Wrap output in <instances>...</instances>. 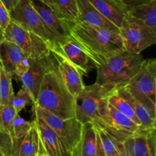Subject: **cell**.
I'll list each match as a JSON object with an SVG mask.
<instances>
[{"mask_svg": "<svg viewBox=\"0 0 156 156\" xmlns=\"http://www.w3.org/2000/svg\"><path fill=\"white\" fill-rule=\"evenodd\" d=\"M71 37L83 49L94 67L125 51L119 33L83 22H73Z\"/></svg>", "mask_w": 156, "mask_h": 156, "instance_id": "cell-1", "label": "cell"}, {"mask_svg": "<svg viewBox=\"0 0 156 156\" xmlns=\"http://www.w3.org/2000/svg\"><path fill=\"white\" fill-rule=\"evenodd\" d=\"M34 104L62 119L76 117V98L69 91L56 69V64L43 79Z\"/></svg>", "mask_w": 156, "mask_h": 156, "instance_id": "cell-2", "label": "cell"}, {"mask_svg": "<svg viewBox=\"0 0 156 156\" xmlns=\"http://www.w3.org/2000/svg\"><path fill=\"white\" fill-rule=\"evenodd\" d=\"M144 60L140 53L123 51L114 55L95 67V83L111 91L124 87L138 73Z\"/></svg>", "mask_w": 156, "mask_h": 156, "instance_id": "cell-3", "label": "cell"}, {"mask_svg": "<svg viewBox=\"0 0 156 156\" xmlns=\"http://www.w3.org/2000/svg\"><path fill=\"white\" fill-rule=\"evenodd\" d=\"M112 91L97 83L84 87L76 97V118L82 124L100 125L106 114L108 98Z\"/></svg>", "mask_w": 156, "mask_h": 156, "instance_id": "cell-4", "label": "cell"}, {"mask_svg": "<svg viewBox=\"0 0 156 156\" xmlns=\"http://www.w3.org/2000/svg\"><path fill=\"white\" fill-rule=\"evenodd\" d=\"M33 114L38 116L55 131L61 142L66 156H77L83 124L76 117L62 119L32 104Z\"/></svg>", "mask_w": 156, "mask_h": 156, "instance_id": "cell-5", "label": "cell"}, {"mask_svg": "<svg viewBox=\"0 0 156 156\" xmlns=\"http://www.w3.org/2000/svg\"><path fill=\"white\" fill-rule=\"evenodd\" d=\"M124 88L156 117V60L145 59L136 75Z\"/></svg>", "mask_w": 156, "mask_h": 156, "instance_id": "cell-6", "label": "cell"}, {"mask_svg": "<svg viewBox=\"0 0 156 156\" xmlns=\"http://www.w3.org/2000/svg\"><path fill=\"white\" fill-rule=\"evenodd\" d=\"M125 51L131 53H141L156 44V34L152 33L143 22L126 15L119 28Z\"/></svg>", "mask_w": 156, "mask_h": 156, "instance_id": "cell-7", "label": "cell"}, {"mask_svg": "<svg viewBox=\"0 0 156 156\" xmlns=\"http://www.w3.org/2000/svg\"><path fill=\"white\" fill-rule=\"evenodd\" d=\"M31 3L44 26L50 48L58 47L71 37L73 23L59 18L47 4L40 0H31Z\"/></svg>", "mask_w": 156, "mask_h": 156, "instance_id": "cell-8", "label": "cell"}, {"mask_svg": "<svg viewBox=\"0 0 156 156\" xmlns=\"http://www.w3.org/2000/svg\"><path fill=\"white\" fill-rule=\"evenodd\" d=\"M5 39L14 43L25 53L33 58L41 57L50 53V46L38 35L21 28L10 21L4 30Z\"/></svg>", "mask_w": 156, "mask_h": 156, "instance_id": "cell-9", "label": "cell"}, {"mask_svg": "<svg viewBox=\"0 0 156 156\" xmlns=\"http://www.w3.org/2000/svg\"><path fill=\"white\" fill-rule=\"evenodd\" d=\"M98 127L106 131L119 143H123L129 136L140 130V126L108 103L106 114Z\"/></svg>", "mask_w": 156, "mask_h": 156, "instance_id": "cell-10", "label": "cell"}, {"mask_svg": "<svg viewBox=\"0 0 156 156\" xmlns=\"http://www.w3.org/2000/svg\"><path fill=\"white\" fill-rule=\"evenodd\" d=\"M56 62L53 53L41 57L32 58L31 65L28 71L18 77L22 87L28 90L31 94L34 103L37 98L38 92L42 83L43 79L47 73L56 66Z\"/></svg>", "mask_w": 156, "mask_h": 156, "instance_id": "cell-11", "label": "cell"}, {"mask_svg": "<svg viewBox=\"0 0 156 156\" xmlns=\"http://www.w3.org/2000/svg\"><path fill=\"white\" fill-rule=\"evenodd\" d=\"M9 12L11 21L21 28L38 35L48 43L44 26L31 0H21Z\"/></svg>", "mask_w": 156, "mask_h": 156, "instance_id": "cell-12", "label": "cell"}, {"mask_svg": "<svg viewBox=\"0 0 156 156\" xmlns=\"http://www.w3.org/2000/svg\"><path fill=\"white\" fill-rule=\"evenodd\" d=\"M56 62V69L66 87L75 98L83 90L82 76L77 68L57 49L50 48Z\"/></svg>", "mask_w": 156, "mask_h": 156, "instance_id": "cell-13", "label": "cell"}, {"mask_svg": "<svg viewBox=\"0 0 156 156\" xmlns=\"http://www.w3.org/2000/svg\"><path fill=\"white\" fill-rule=\"evenodd\" d=\"M127 156L155 155V129L139 130L123 143Z\"/></svg>", "mask_w": 156, "mask_h": 156, "instance_id": "cell-14", "label": "cell"}, {"mask_svg": "<svg viewBox=\"0 0 156 156\" xmlns=\"http://www.w3.org/2000/svg\"><path fill=\"white\" fill-rule=\"evenodd\" d=\"M51 48L57 49L79 69L82 76H87L92 69L95 68L86 53L72 37L61 45Z\"/></svg>", "mask_w": 156, "mask_h": 156, "instance_id": "cell-15", "label": "cell"}, {"mask_svg": "<svg viewBox=\"0 0 156 156\" xmlns=\"http://www.w3.org/2000/svg\"><path fill=\"white\" fill-rule=\"evenodd\" d=\"M34 121L36 123L44 155L46 156H66L61 142L57 134L46 122L34 114Z\"/></svg>", "mask_w": 156, "mask_h": 156, "instance_id": "cell-16", "label": "cell"}, {"mask_svg": "<svg viewBox=\"0 0 156 156\" xmlns=\"http://www.w3.org/2000/svg\"><path fill=\"white\" fill-rule=\"evenodd\" d=\"M78 15L76 21L119 33V28L103 16L88 0H77Z\"/></svg>", "mask_w": 156, "mask_h": 156, "instance_id": "cell-17", "label": "cell"}, {"mask_svg": "<svg viewBox=\"0 0 156 156\" xmlns=\"http://www.w3.org/2000/svg\"><path fill=\"white\" fill-rule=\"evenodd\" d=\"M105 18L118 28L121 26L127 8L120 0H88Z\"/></svg>", "mask_w": 156, "mask_h": 156, "instance_id": "cell-18", "label": "cell"}, {"mask_svg": "<svg viewBox=\"0 0 156 156\" xmlns=\"http://www.w3.org/2000/svg\"><path fill=\"white\" fill-rule=\"evenodd\" d=\"M26 55L19 47L14 43L5 39L0 44V66L6 72L15 76V68L17 64Z\"/></svg>", "mask_w": 156, "mask_h": 156, "instance_id": "cell-19", "label": "cell"}, {"mask_svg": "<svg viewBox=\"0 0 156 156\" xmlns=\"http://www.w3.org/2000/svg\"><path fill=\"white\" fill-rule=\"evenodd\" d=\"M32 122V126L19 144L14 148L11 156H36L37 154L44 155L36 123L34 120Z\"/></svg>", "mask_w": 156, "mask_h": 156, "instance_id": "cell-20", "label": "cell"}, {"mask_svg": "<svg viewBox=\"0 0 156 156\" xmlns=\"http://www.w3.org/2000/svg\"><path fill=\"white\" fill-rule=\"evenodd\" d=\"M117 91L132 106L136 116L141 123L140 130H149L155 129L156 117L152 115V113L146 106L138 101L124 87L118 88L117 89Z\"/></svg>", "mask_w": 156, "mask_h": 156, "instance_id": "cell-21", "label": "cell"}, {"mask_svg": "<svg viewBox=\"0 0 156 156\" xmlns=\"http://www.w3.org/2000/svg\"><path fill=\"white\" fill-rule=\"evenodd\" d=\"M126 15L143 22L152 33L156 34V0L128 8Z\"/></svg>", "mask_w": 156, "mask_h": 156, "instance_id": "cell-22", "label": "cell"}, {"mask_svg": "<svg viewBox=\"0 0 156 156\" xmlns=\"http://www.w3.org/2000/svg\"><path fill=\"white\" fill-rule=\"evenodd\" d=\"M96 129L94 124H83L77 156H96Z\"/></svg>", "mask_w": 156, "mask_h": 156, "instance_id": "cell-23", "label": "cell"}, {"mask_svg": "<svg viewBox=\"0 0 156 156\" xmlns=\"http://www.w3.org/2000/svg\"><path fill=\"white\" fill-rule=\"evenodd\" d=\"M52 10L59 18L73 23L77 19V0H53Z\"/></svg>", "mask_w": 156, "mask_h": 156, "instance_id": "cell-24", "label": "cell"}, {"mask_svg": "<svg viewBox=\"0 0 156 156\" xmlns=\"http://www.w3.org/2000/svg\"><path fill=\"white\" fill-rule=\"evenodd\" d=\"M12 77L2 68H0V105H11L15 96L12 87Z\"/></svg>", "mask_w": 156, "mask_h": 156, "instance_id": "cell-25", "label": "cell"}, {"mask_svg": "<svg viewBox=\"0 0 156 156\" xmlns=\"http://www.w3.org/2000/svg\"><path fill=\"white\" fill-rule=\"evenodd\" d=\"M108 103L111 104L112 106H114L116 109L120 111L123 114H125L128 117L132 119L136 123H137L140 126V129L141 123H140V120H138V118L136 116L135 112H134L132 106L124 98H123L117 93V90L112 91L111 94H110L109 98H108Z\"/></svg>", "mask_w": 156, "mask_h": 156, "instance_id": "cell-26", "label": "cell"}, {"mask_svg": "<svg viewBox=\"0 0 156 156\" xmlns=\"http://www.w3.org/2000/svg\"><path fill=\"white\" fill-rule=\"evenodd\" d=\"M33 125V122H28L17 114L12 121V132L11 139L12 141V147L14 148L19 144L24 136ZM12 149V150H13Z\"/></svg>", "mask_w": 156, "mask_h": 156, "instance_id": "cell-27", "label": "cell"}, {"mask_svg": "<svg viewBox=\"0 0 156 156\" xmlns=\"http://www.w3.org/2000/svg\"><path fill=\"white\" fill-rule=\"evenodd\" d=\"M94 127H95L96 130H97L98 133L100 136L101 140L105 155L117 156L120 149L123 147V143H119L117 140H114L112 136H111L106 131L104 130L101 128L95 126H94Z\"/></svg>", "mask_w": 156, "mask_h": 156, "instance_id": "cell-28", "label": "cell"}, {"mask_svg": "<svg viewBox=\"0 0 156 156\" xmlns=\"http://www.w3.org/2000/svg\"><path fill=\"white\" fill-rule=\"evenodd\" d=\"M17 114L11 105H0V129L10 137L12 132V121Z\"/></svg>", "mask_w": 156, "mask_h": 156, "instance_id": "cell-29", "label": "cell"}, {"mask_svg": "<svg viewBox=\"0 0 156 156\" xmlns=\"http://www.w3.org/2000/svg\"><path fill=\"white\" fill-rule=\"evenodd\" d=\"M33 103V98H32L30 93L29 92L28 90L22 87L18 91V92L15 94L12 102H11V105L13 107L16 112L19 114L27 105H32Z\"/></svg>", "mask_w": 156, "mask_h": 156, "instance_id": "cell-30", "label": "cell"}, {"mask_svg": "<svg viewBox=\"0 0 156 156\" xmlns=\"http://www.w3.org/2000/svg\"><path fill=\"white\" fill-rule=\"evenodd\" d=\"M12 141L10 136L0 129V149L6 156H11L12 154Z\"/></svg>", "mask_w": 156, "mask_h": 156, "instance_id": "cell-31", "label": "cell"}, {"mask_svg": "<svg viewBox=\"0 0 156 156\" xmlns=\"http://www.w3.org/2000/svg\"><path fill=\"white\" fill-rule=\"evenodd\" d=\"M32 58L33 57L30 56L29 55H26L22 59L19 61V62L17 64L16 68H15V76L19 77L21 75L28 71L30 65H31Z\"/></svg>", "mask_w": 156, "mask_h": 156, "instance_id": "cell-32", "label": "cell"}, {"mask_svg": "<svg viewBox=\"0 0 156 156\" xmlns=\"http://www.w3.org/2000/svg\"><path fill=\"white\" fill-rule=\"evenodd\" d=\"M10 22L9 11L5 7L4 4L0 0V27L5 30L9 23Z\"/></svg>", "mask_w": 156, "mask_h": 156, "instance_id": "cell-33", "label": "cell"}, {"mask_svg": "<svg viewBox=\"0 0 156 156\" xmlns=\"http://www.w3.org/2000/svg\"><path fill=\"white\" fill-rule=\"evenodd\" d=\"M152 1H153V0H120V2L127 9L128 8L134 7V6L146 4V3H148Z\"/></svg>", "mask_w": 156, "mask_h": 156, "instance_id": "cell-34", "label": "cell"}, {"mask_svg": "<svg viewBox=\"0 0 156 156\" xmlns=\"http://www.w3.org/2000/svg\"><path fill=\"white\" fill-rule=\"evenodd\" d=\"M1 1L4 4L6 9L9 12L12 9H13L21 0H1Z\"/></svg>", "mask_w": 156, "mask_h": 156, "instance_id": "cell-35", "label": "cell"}, {"mask_svg": "<svg viewBox=\"0 0 156 156\" xmlns=\"http://www.w3.org/2000/svg\"><path fill=\"white\" fill-rule=\"evenodd\" d=\"M40 1L43 2H44L45 4H47L51 9L52 8H53V0H40Z\"/></svg>", "mask_w": 156, "mask_h": 156, "instance_id": "cell-36", "label": "cell"}, {"mask_svg": "<svg viewBox=\"0 0 156 156\" xmlns=\"http://www.w3.org/2000/svg\"><path fill=\"white\" fill-rule=\"evenodd\" d=\"M5 40L4 37V30L0 27V44L2 43V41H3Z\"/></svg>", "mask_w": 156, "mask_h": 156, "instance_id": "cell-37", "label": "cell"}, {"mask_svg": "<svg viewBox=\"0 0 156 156\" xmlns=\"http://www.w3.org/2000/svg\"><path fill=\"white\" fill-rule=\"evenodd\" d=\"M117 156H127L126 152H125V150H124V148L123 147L121 149H120V151L119 152V153L117 154Z\"/></svg>", "mask_w": 156, "mask_h": 156, "instance_id": "cell-38", "label": "cell"}, {"mask_svg": "<svg viewBox=\"0 0 156 156\" xmlns=\"http://www.w3.org/2000/svg\"><path fill=\"white\" fill-rule=\"evenodd\" d=\"M0 156H6L4 152L1 150V149H0Z\"/></svg>", "mask_w": 156, "mask_h": 156, "instance_id": "cell-39", "label": "cell"}, {"mask_svg": "<svg viewBox=\"0 0 156 156\" xmlns=\"http://www.w3.org/2000/svg\"><path fill=\"white\" fill-rule=\"evenodd\" d=\"M37 156H46V155H41V154H37Z\"/></svg>", "mask_w": 156, "mask_h": 156, "instance_id": "cell-40", "label": "cell"}, {"mask_svg": "<svg viewBox=\"0 0 156 156\" xmlns=\"http://www.w3.org/2000/svg\"><path fill=\"white\" fill-rule=\"evenodd\" d=\"M152 156H155V155H152Z\"/></svg>", "mask_w": 156, "mask_h": 156, "instance_id": "cell-41", "label": "cell"}, {"mask_svg": "<svg viewBox=\"0 0 156 156\" xmlns=\"http://www.w3.org/2000/svg\"><path fill=\"white\" fill-rule=\"evenodd\" d=\"M0 68H1V66H0Z\"/></svg>", "mask_w": 156, "mask_h": 156, "instance_id": "cell-42", "label": "cell"}, {"mask_svg": "<svg viewBox=\"0 0 156 156\" xmlns=\"http://www.w3.org/2000/svg\"><path fill=\"white\" fill-rule=\"evenodd\" d=\"M36 156H37V155H36Z\"/></svg>", "mask_w": 156, "mask_h": 156, "instance_id": "cell-43", "label": "cell"}]
</instances>
